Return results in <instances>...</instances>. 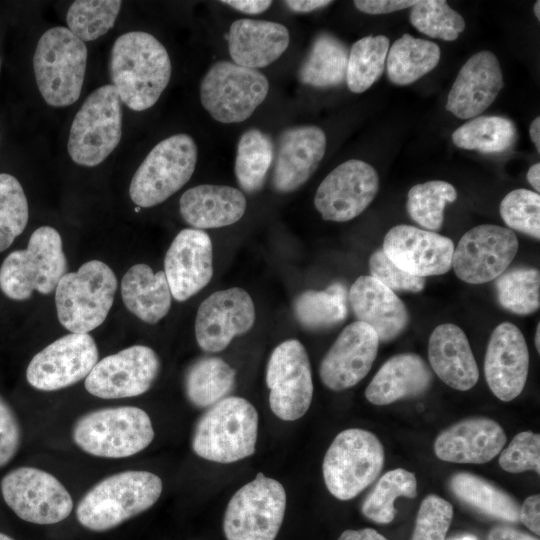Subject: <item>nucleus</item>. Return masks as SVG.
<instances>
[{
	"instance_id": "obj_19",
	"label": "nucleus",
	"mask_w": 540,
	"mask_h": 540,
	"mask_svg": "<svg viewBox=\"0 0 540 540\" xmlns=\"http://www.w3.org/2000/svg\"><path fill=\"white\" fill-rule=\"evenodd\" d=\"M255 322V307L242 288L232 287L208 296L195 319L198 345L206 352L224 350L235 336L248 332Z\"/></svg>"
},
{
	"instance_id": "obj_64",
	"label": "nucleus",
	"mask_w": 540,
	"mask_h": 540,
	"mask_svg": "<svg viewBox=\"0 0 540 540\" xmlns=\"http://www.w3.org/2000/svg\"><path fill=\"white\" fill-rule=\"evenodd\" d=\"M140 210V207H136L135 211L138 212Z\"/></svg>"
},
{
	"instance_id": "obj_43",
	"label": "nucleus",
	"mask_w": 540,
	"mask_h": 540,
	"mask_svg": "<svg viewBox=\"0 0 540 540\" xmlns=\"http://www.w3.org/2000/svg\"><path fill=\"white\" fill-rule=\"evenodd\" d=\"M499 303L506 310L528 315L540 305V273L534 268H515L501 274L495 283Z\"/></svg>"
},
{
	"instance_id": "obj_11",
	"label": "nucleus",
	"mask_w": 540,
	"mask_h": 540,
	"mask_svg": "<svg viewBox=\"0 0 540 540\" xmlns=\"http://www.w3.org/2000/svg\"><path fill=\"white\" fill-rule=\"evenodd\" d=\"M285 510L284 487L260 472L230 499L223 519L225 537L227 540H275Z\"/></svg>"
},
{
	"instance_id": "obj_21",
	"label": "nucleus",
	"mask_w": 540,
	"mask_h": 540,
	"mask_svg": "<svg viewBox=\"0 0 540 540\" xmlns=\"http://www.w3.org/2000/svg\"><path fill=\"white\" fill-rule=\"evenodd\" d=\"M378 346V336L370 326L359 321L347 325L320 363L321 381L333 391L355 386L370 371Z\"/></svg>"
},
{
	"instance_id": "obj_33",
	"label": "nucleus",
	"mask_w": 540,
	"mask_h": 540,
	"mask_svg": "<svg viewBox=\"0 0 540 540\" xmlns=\"http://www.w3.org/2000/svg\"><path fill=\"white\" fill-rule=\"evenodd\" d=\"M449 488L458 500L484 515L510 523L520 521V506L514 497L481 476L455 473Z\"/></svg>"
},
{
	"instance_id": "obj_6",
	"label": "nucleus",
	"mask_w": 540,
	"mask_h": 540,
	"mask_svg": "<svg viewBox=\"0 0 540 540\" xmlns=\"http://www.w3.org/2000/svg\"><path fill=\"white\" fill-rule=\"evenodd\" d=\"M117 290V278L104 262L90 260L66 273L55 289L59 322L72 333H88L106 319Z\"/></svg>"
},
{
	"instance_id": "obj_48",
	"label": "nucleus",
	"mask_w": 540,
	"mask_h": 540,
	"mask_svg": "<svg viewBox=\"0 0 540 540\" xmlns=\"http://www.w3.org/2000/svg\"><path fill=\"white\" fill-rule=\"evenodd\" d=\"M453 514L451 503L429 494L419 507L411 540H445Z\"/></svg>"
},
{
	"instance_id": "obj_2",
	"label": "nucleus",
	"mask_w": 540,
	"mask_h": 540,
	"mask_svg": "<svg viewBox=\"0 0 540 540\" xmlns=\"http://www.w3.org/2000/svg\"><path fill=\"white\" fill-rule=\"evenodd\" d=\"M162 480L148 471H124L93 486L76 508L79 523L102 532L146 511L159 499Z\"/></svg>"
},
{
	"instance_id": "obj_31",
	"label": "nucleus",
	"mask_w": 540,
	"mask_h": 540,
	"mask_svg": "<svg viewBox=\"0 0 540 540\" xmlns=\"http://www.w3.org/2000/svg\"><path fill=\"white\" fill-rule=\"evenodd\" d=\"M430 367L416 353H401L389 358L365 390L366 399L378 406L418 396L431 386Z\"/></svg>"
},
{
	"instance_id": "obj_55",
	"label": "nucleus",
	"mask_w": 540,
	"mask_h": 540,
	"mask_svg": "<svg viewBox=\"0 0 540 540\" xmlns=\"http://www.w3.org/2000/svg\"><path fill=\"white\" fill-rule=\"evenodd\" d=\"M488 540H539L529 534L509 526L498 525L493 527L487 536Z\"/></svg>"
},
{
	"instance_id": "obj_16",
	"label": "nucleus",
	"mask_w": 540,
	"mask_h": 540,
	"mask_svg": "<svg viewBox=\"0 0 540 540\" xmlns=\"http://www.w3.org/2000/svg\"><path fill=\"white\" fill-rule=\"evenodd\" d=\"M98 362V349L88 333L65 335L29 362L26 379L35 389L56 391L86 378Z\"/></svg>"
},
{
	"instance_id": "obj_17",
	"label": "nucleus",
	"mask_w": 540,
	"mask_h": 540,
	"mask_svg": "<svg viewBox=\"0 0 540 540\" xmlns=\"http://www.w3.org/2000/svg\"><path fill=\"white\" fill-rule=\"evenodd\" d=\"M159 370L156 352L134 345L98 361L85 378V388L102 399L135 397L150 389Z\"/></svg>"
},
{
	"instance_id": "obj_5",
	"label": "nucleus",
	"mask_w": 540,
	"mask_h": 540,
	"mask_svg": "<svg viewBox=\"0 0 540 540\" xmlns=\"http://www.w3.org/2000/svg\"><path fill=\"white\" fill-rule=\"evenodd\" d=\"M67 260L59 232L50 226L37 228L26 249L15 250L0 266V289L13 300H26L36 290L47 295L55 291L66 274Z\"/></svg>"
},
{
	"instance_id": "obj_18",
	"label": "nucleus",
	"mask_w": 540,
	"mask_h": 540,
	"mask_svg": "<svg viewBox=\"0 0 540 540\" xmlns=\"http://www.w3.org/2000/svg\"><path fill=\"white\" fill-rule=\"evenodd\" d=\"M378 189L379 177L374 167L351 159L324 178L317 188L314 205L324 220L346 222L371 204Z\"/></svg>"
},
{
	"instance_id": "obj_24",
	"label": "nucleus",
	"mask_w": 540,
	"mask_h": 540,
	"mask_svg": "<svg viewBox=\"0 0 540 540\" xmlns=\"http://www.w3.org/2000/svg\"><path fill=\"white\" fill-rule=\"evenodd\" d=\"M164 273L177 301H185L203 289L213 275L209 235L200 229L180 231L166 252Z\"/></svg>"
},
{
	"instance_id": "obj_37",
	"label": "nucleus",
	"mask_w": 540,
	"mask_h": 540,
	"mask_svg": "<svg viewBox=\"0 0 540 540\" xmlns=\"http://www.w3.org/2000/svg\"><path fill=\"white\" fill-rule=\"evenodd\" d=\"M348 293L342 283H333L324 290H307L293 304L299 323L308 330H324L343 322L348 313Z\"/></svg>"
},
{
	"instance_id": "obj_34",
	"label": "nucleus",
	"mask_w": 540,
	"mask_h": 540,
	"mask_svg": "<svg viewBox=\"0 0 540 540\" xmlns=\"http://www.w3.org/2000/svg\"><path fill=\"white\" fill-rule=\"evenodd\" d=\"M349 51L336 36L317 35L298 70L299 81L315 88H331L346 81Z\"/></svg>"
},
{
	"instance_id": "obj_28",
	"label": "nucleus",
	"mask_w": 540,
	"mask_h": 540,
	"mask_svg": "<svg viewBox=\"0 0 540 540\" xmlns=\"http://www.w3.org/2000/svg\"><path fill=\"white\" fill-rule=\"evenodd\" d=\"M428 359L434 373L453 389L467 391L479 379L478 366L466 334L455 324H441L432 331Z\"/></svg>"
},
{
	"instance_id": "obj_61",
	"label": "nucleus",
	"mask_w": 540,
	"mask_h": 540,
	"mask_svg": "<svg viewBox=\"0 0 540 540\" xmlns=\"http://www.w3.org/2000/svg\"><path fill=\"white\" fill-rule=\"evenodd\" d=\"M534 15L539 20L540 19V2L536 1L534 4Z\"/></svg>"
},
{
	"instance_id": "obj_35",
	"label": "nucleus",
	"mask_w": 540,
	"mask_h": 540,
	"mask_svg": "<svg viewBox=\"0 0 540 540\" xmlns=\"http://www.w3.org/2000/svg\"><path fill=\"white\" fill-rule=\"evenodd\" d=\"M440 57L435 42L404 34L389 47L385 64L388 78L396 85L412 84L432 71Z\"/></svg>"
},
{
	"instance_id": "obj_36",
	"label": "nucleus",
	"mask_w": 540,
	"mask_h": 540,
	"mask_svg": "<svg viewBox=\"0 0 540 540\" xmlns=\"http://www.w3.org/2000/svg\"><path fill=\"white\" fill-rule=\"evenodd\" d=\"M236 371L218 357H206L194 362L185 375V392L196 407H211L232 391Z\"/></svg>"
},
{
	"instance_id": "obj_58",
	"label": "nucleus",
	"mask_w": 540,
	"mask_h": 540,
	"mask_svg": "<svg viewBox=\"0 0 540 540\" xmlns=\"http://www.w3.org/2000/svg\"><path fill=\"white\" fill-rule=\"evenodd\" d=\"M527 180L529 184L535 189L536 193L540 191V164H533L527 172Z\"/></svg>"
},
{
	"instance_id": "obj_57",
	"label": "nucleus",
	"mask_w": 540,
	"mask_h": 540,
	"mask_svg": "<svg viewBox=\"0 0 540 540\" xmlns=\"http://www.w3.org/2000/svg\"><path fill=\"white\" fill-rule=\"evenodd\" d=\"M338 540H388L382 534L372 528L360 530H345Z\"/></svg>"
},
{
	"instance_id": "obj_4",
	"label": "nucleus",
	"mask_w": 540,
	"mask_h": 540,
	"mask_svg": "<svg viewBox=\"0 0 540 540\" xmlns=\"http://www.w3.org/2000/svg\"><path fill=\"white\" fill-rule=\"evenodd\" d=\"M87 47L68 28L56 26L40 37L33 56L37 87L53 107L76 102L84 82Z\"/></svg>"
},
{
	"instance_id": "obj_14",
	"label": "nucleus",
	"mask_w": 540,
	"mask_h": 540,
	"mask_svg": "<svg viewBox=\"0 0 540 540\" xmlns=\"http://www.w3.org/2000/svg\"><path fill=\"white\" fill-rule=\"evenodd\" d=\"M266 384L272 412L281 420L294 421L309 409L313 381L307 351L296 339L279 344L271 353Z\"/></svg>"
},
{
	"instance_id": "obj_26",
	"label": "nucleus",
	"mask_w": 540,
	"mask_h": 540,
	"mask_svg": "<svg viewBox=\"0 0 540 540\" xmlns=\"http://www.w3.org/2000/svg\"><path fill=\"white\" fill-rule=\"evenodd\" d=\"M505 443V431L496 421L473 417L443 430L434 442V452L446 462L484 464L496 457Z\"/></svg>"
},
{
	"instance_id": "obj_29",
	"label": "nucleus",
	"mask_w": 540,
	"mask_h": 540,
	"mask_svg": "<svg viewBox=\"0 0 540 540\" xmlns=\"http://www.w3.org/2000/svg\"><path fill=\"white\" fill-rule=\"evenodd\" d=\"M227 38L233 63L251 69L273 63L286 51L290 41L284 25L254 19L234 21Z\"/></svg>"
},
{
	"instance_id": "obj_50",
	"label": "nucleus",
	"mask_w": 540,
	"mask_h": 540,
	"mask_svg": "<svg viewBox=\"0 0 540 540\" xmlns=\"http://www.w3.org/2000/svg\"><path fill=\"white\" fill-rule=\"evenodd\" d=\"M371 276L392 291L420 292L425 287V278L413 276L398 268L382 249L374 251L369 258Z\"/></svg>"
},
{
	"instance_id": "obj_42",
	"label": "nucleus",
	"mask_w": 540,
	"mask_h": 540,
	"mask_svg": "<svg viewBox=\"0 0 540 540\" xmlns=\"http://www.w3.org/2000/svg\"><path fill=\"white\" fill-rule=\"evenodd\" d=\"M456 199L457 191L452 184L432 180L416 184L409 190L406 209L414 222L434 232L442 227L446 204Z\"/></svg>"
},
{
	"instance_id": "obj_7",
	"label": "nucleus",
	"mask_w": 540,
	"mask_h": 540,
	"mask_svg": "<svg viewBox=\"0 0 540 540\" xmlns=\"http://www.w3.org/2000/svg\"><path fill=\"white\" fill-rule=\"evenodd\" d=\"M154 435L149 415L134 406L89 412L77 420L72 432L80 449L103 458L135 455L150 445Z\"/></svg>"
},
{
	"instance_id": "obj_15",
	"label": "nucleus",
	"mask_w": 540,
	"mask_h": 540,
	"mask_svg": "<svg viewBox=\"0 0 540 540\" xmlns=\"http://www.w3.org/2000/svg\"><path fill=\"white\" fill-rule=\"evenodd\" d=\"M518 248L512 230L492 224L478 225L468 230L454 248L452 267L466 283H487L506 271Z\"/></svg>"
},
{
	"instance_id": "obj_51",
	"label": "nucleus",
	"mask_w": 540,
	"mask_h": 540,
	"mask_svg": "<svg viewBox=\"0 0 540 540\" xmlns=\"http://www.w3.org/2000/svg\"><path fill=\"white\" fill-rule=\"evenodd\" d=\"M21 443L18 419L0 395V467L7 465L16 455Z\"/></svg>"
},
{
	"instance_id": "obj_10",
	"label": "nucleus",
	"mask_w": 540,
	"mask_h": 540,
	"mask_svg": "<svg viewBox=\"0 0 540 540\" xmlns=\"http://www.w3.org/2000/svg\"><path fill=\"white\" fill-rule=\"evenodd\" d=\"M197 156L196 143L188 134L162 140L134 173L129 187L131 200L140 208L164 202L189 181Z\"/></svg>"
},
{
	"instance_id": "obj_46",
	"label": "nucleus",
	"mask_w": 540,
	"mask_h": 540,
	"mask_svg": "<svg viewBox=\"0 0 540 540\" xmlns=\"http://www.w3.org/2000/svg\"><path fill=\"white\" fill-rule=\"evenodd\" d=\"M28 218V202L20 182L11 174L0 173V252L24 231Z\"/></svg>"
},
{
	"instance_id": "obj_54",
	"label": "nucleus",
	"mask_w": 540,
	"mask_h": 540,
	"mask_svg": "<svg viewBox=\"0 0 540 540\" xmlns=\"http://www.w3.org/2000/svg\"><path fill=\"white\" fill-rule=\"evenodd\" d=\"M223 4L247 14H260L266 11L272 4L269 0H224Z\"/></svg>"
},
{
	"instance_id": "obj_22",
	"label": "nucleus",
	"mask_w": 540,
	"mask_h": 540,
	"mask_svg": "<svg viewBox=\"0 0 540 540\" xmlns=\"http://www.w3.org/2000/svg\"><path fill=\"white\" fill-rule=\"evenodd\" d=\"M326 144V135L318 126L302 125L284 130L274 149L273 190L290 193L305 184L321 163Z\"/></svg>"
},
{
	"instance_id": "obj_63",
	"label": "nucleus",
	"mask_w": 540,
	"mask_h": 540,
	"mask_svg": "<svg viewBox=\"0 0 540 540\" xmlns=\"http://www.w3.org/2000/svg\"><path fill=\"white\" fill-rule=\"evenodd\" d=\"M454 540H476L473 536H463Z\"/></svg>"
},
{
	"instance_id": "obj_62",
	"label": "nucleus",
	"mask_w": 540,
	"mask_h": 540,
	"mask_svg": "<svg viewBox=\"0 0 540 540\" xmlns=\"http://www.w3.org/2000/svg\"><path fill=\"white\" fill-rule=\"evenodd\" d=\"M0 540H14L10 536L0 532Z\"/></svg>"
},
{
	"instance_id": "obj_1",
	"label": "nucleus",
	"mask_w": 540,
	"mask_h": 540,
	"mask_svg": "<svg viewBox=\"0 0 540 540\" xmlns=\"http://www.w3.org/2000/svg\"><path fill=\"white\" fill-rule=\"evenodd\" d=\"M166 48L153 35L130 31L119 36L111 49L109 73L121 102L134 111L151 108L171 78Z\"/></svg>"
},
{
	"instance_id": "obj_53",
	"label": "nucleus",
	"mask_w": 540,
	"mask_h": 540,
	"mask_svg": "<svg viewBox=\"0 0 540 540\" xmlns=\"http://www.w3.org/2000/svg\"><path fill=\"white\" fill-rule=\"evenodd\" d=\"M540 496L527 497L520 506L519 520L536 535L540 534Z\"/></svg>"
},
{
	"instance_id": "obj_32",
	"label": "nucleus",
	"mask_w": 540,
	"mask_h": 540,
	"mask_svg": "<svg viewBox=\"0 0 540 540\" xmlns=\"http://www.w3.org/2000/svg\"><path fill=\"white\" fill-rule=\"evenodd\" d=\"M121 295L127 309L142 321L155 324L171 307V290L164 271L154 273L146 264H135L121 281Z\"/></svg>"
},
{
	"instance_id": "obj_25",
	"label": "nucleus",
	"mask_w": 540,
	"mask_h": 540,
	"mask_svg": "<svg viewBox=\"0 0 540 540\" xmlns=\"http://www.w3.org/2000/svg\"><path fill=\"white\" fill-rule=\"evenodd\" d=\"M504 86L503 73L491 51L472 55L460 69L447 97L446 109L459 119L484 112Z\"/></svg>"
},
{
	"instance_id": "obj_41",
	"label": "nucleus",
	"mask_w": 540,
	"mask_h": 540,
	"mask_svg": "<svg viewBox=\"0 0 540 540\" xmlns=\"http://www.w3.org/2000/svg\"><path fill=\"white\" fill-rule=\"evenodd\" d=\"M417 480L415 475L403 468L389 470L382 475L361 506L362 514L378 524L393 521L396 509L394 502L398 497L415 498Z\"/></svg>"
},
{
	"instance_id": "obj_20",
	"label": "nucleus",
	"mask_w": 540,
	"mask_h": 540,
	"mask_svg": "<svg viewBox=\"0 0 540 540\" xmlns=\"http://www.w3.org/2000/svg\"><path fill=\"white\" fill-rule=\"evenodd\" d=\"M454 248L446 236L401 224L386 233L382 250L398 268L424 278L448 272Z\"/></svg>"
},
{
	"instance_id": "obj_13",
	"label": "nucleus",
	"mask_w": 540,
	"mask_h": 540,
	"mask_svg": "<svg viewBox=\"0 0 540 540\" xmlns=\"http://www.w3.org/2000/svg\"><path fill=\"white\" fill-rule=\"evenodd\" d=\"M5 503L22 520L55 524L66 519L72 509L70 493L52 474L34 467H19L1 480Z\"/></svg>"
},
{
	"instance_id": "obj_9",
	"label": "nucleus",
	"mask_w": 540,
	"mask_h": 540,
	"mask_svg": "<svg viewBox=\"0 0 540 540\" xmlns=\"http://www.w3.org/2000/svg\"><path fill=\"white\" fill-rule=\"evenodd\" d=\"M122 136V108L112 84L95 89L76 113L67 150L78 165L101 164L117 147Z\"/></svg>"
},
{
	"instance_id": "obj_39",
	"label": "nucleus",
	"mask_w": 540,
	"mask_h": 540,
	"mask_svg": "<svg viewBox=\"0 0 540 540\" xmlns=\"http://www.w3.org/2000/svg\"><path fill=\"white\" fill-rule=\"evenodd\" d=\"M516 136V127L510 119L478 116L457 128L452 134V140L459 148L488 154L508 150Z\"/></svg>"
},
{
	"instance_id": "obj_8",
	"label": "nucleus",
	"mask_w": 540,
	"mask_h": 540,
	"mask_svg": "<svg viewBox=\"0 0 540 540\" xmlns=\"http://www.w3.org/2000/svg\"><path fill=\"white\" fill-rule=\"evenodd\" d=\"M384 461V447L375 434L359 428L343 430L323 460L325 485L335 498L350 500L379 476Z\"/></svg>"
},
{
	"instance_id": "obj_60",
	"label": "nucleus",
	"mask_w": 540,
	"mask_h": 540,
	"mask_svg": "<svg viewBox=\"0 0 540 540\" xmlns=\"http://www.w3.org/2000/svg\"><path fill=\"white\" fill-rule=\"evenodd\" d=\"M535 347L540 352V324L537 325L536 332H535Z\"/></svg>"
},
{
	"instance_id": "obj_23",
	"label": "nucleus",
	"mask_w": 540,
	"mask_h": 540,
	"mask_svg": "<svg viewBox=\"0 0 540 540\" xmlns=\"http://www.w3.org/2000/svg\"><path fill=\"white\" fill-rule=\"evenodd\" d=\"M529 371V351L520 329L503 322L492 331L488 341L484 373L492 393L509 402L523 391Z\"/></svg>"
},
{
	"instance_id": "obj_12",
	"label": "nucleus",
	"mask_w": 540,
	"mask_h": 540,
	"mask_svg": "<svg viewBox=\"0 0 540 540\" xmlns=\"http://www.w3.org/2000/svg\"><path fill=\"white\" fill-rule=\"evenodd\" d=\"M268 91V79L257 69L218 61L201 81L200 100L216 121L239 123L253 114L267 97Z\"/></svg>"
},
{
	"instance_id": "obj_3",
	"label": "nucleus",
	"mask_w": 540,
	"mask_h": 540,
	"mask_svg": "<svg viewBox=\"0 0 540 540\" xmlns=\"http://www.w3.org/2000/svg\"><path fill=\"white\" fill-rule=\"evenodd\" d=\"M258 413L246 399L229 396L211 406L198 420L192 449L201 458L233 463L255 452Z\"/></svg>"
},
{
	"instance_id": "obj_40",
	"label": "nucleus",
	"mask_w": 540,
	"mask_h": 540,
	"mask_svg": "<svg viewBox=\"0 0 540 540\" xmlns=\"http://www.w3.org/2000/svg\"><path fill=\"white\" fill-rule=\"evenodd\" d=\"M390 40L384 35L365 36L349 52L346 83L353 93L368 90L383 74Z\"/></svg>"
},
{
	"instance_id": "obj_27",
	"label": "nucleus",
	"mask_w": 540,
	"mask_h": 540,
	"mask_svg": "<svg viewBox=\"0 0 540 540\" xmlns=\"http://www.w3.org/2000/svg\"><path fill=\"white\" fill-rule=\"evenodd\" d=\"M348 299L357 321L370 326L379 342L393 341L409 324V313L403 301L372 276L358 277Z\"/></svg>"
},
{
	"instance_id": "obj_45",
	"label": "nucleus",
	"mask_w": 540,
	"mask_h": 540,
	"mask_svg": "<svg viewBox=\"0 0 540 540\" xmlns=\"http://www.w3.org/2000/svg\"><path fill=\"white\" fill-rule=\"evenodd\" d=\"M409 19L421 33L454 41L465 29L464 18L444 0H421L411 7Z\"/></svg>"
},
{
	"instance_id": "obj_49",
	"label": "nucleus",
	"mask_w": 540,
	"mask_h": 540,
	"mask_svg": "<svg viewBox=\"0 0 540 540\" xmlns=\"http://www.w3.org/2000/svg\"><path fill=\"white\" fill-rule=\"evenodd\" d=\"M500 467L509 473L534 471L540 473V435L532 431L518 433L510 444L502 449Z\"/></svg>"
},
{
	"instance_id": "obj_38",
	"label": "nucleus",
	"mask_w": 540,
	"mask_h": 540,
	"mask_svg": "<svg viewBox=\"0 0 540 540\" xmlns=\"http://www.w3.org/2000/svg\"><path fill=\"white\" fill-rule=\"evenodd\" d=\"M274 145L270 136L258 129L245 131L237 145L235 176L246 193L258 192L263 187L273 163Z\"/></svg>"
},
{
	"instance_id": "obj_47",
	"label": "nucleus",
	"mask_w": 540,
	"mask_h": 540,
	"mask_svg": "<svg viewBox=\"0 0 540 540\" xmlns=\"http://www.w3.org/2000/svg\"><path fill=\"white\" fill-rule=\"evenodd\" d=\"M500 215L511 229L540 239V196L528 189L509 192L500 203Z\"/></svg>"
},
{
	"instance_id": "obj_56",
	"label": "nucleus",
	"mask_w": 540,
	"mask_h": 540,
	"mask_svg": "<svg viewBox=\"0 0 540 540\" xmlns=\"http://www.w3.org/2000/svg\"><path fill=\"white\" fill-rule=\"evenodd\" d=\"M285 5L292 11L297 13H308L323 7L328 6L332 1L326 0H288Z\"/></svg>"
},
{
	"instance_id": "obj_52",
	"label": "nucleus",
	"mask_w": 540,
	"mask_h": 540,
	"mask_svg": "<svg viewBox=\"0 0 540 540\" xmlns=\"http://www.w3.org/2000/svg\"><path fill=\"white\" fill-rule=\"evenodd\" d=\"M417 1L410 0H355V7L366 14L378 15L411 8Z\"/></svg>"
},
{
	"instance_id": "obj_44",
	"label": "nucleus",
	"mask_w": 540,
	"mask_h": 540,
	"mask_svg": "<svg viewBox=\"0 0 540 540\" xmlns=\"http://www.w3.org/2000/svg\"><path fill=\"white\" fill-rule=\"evenodd\" d=\"M121 5L118 0L74 1L67 11V28L83 42L95 40L113 27Z\"/></svg>"
},
{
	"instance_id": "obj_30",
	"label": "nucleus",
	"mask_w": 540,
	"mask_h": 540,
	"mask_svg": "<svg viewBox=\"0 0 540 540\" xmlns=\"http://www.w3.org/2000/svg\"><path fill=\"white\" fill-rule=\"evenodd\" d=\"M179 208L185 222L196 229L220 228L242 218L246 199L237 188L203 184L185 191Z\"/></svg>"
},
{
	"instance_id": "obj_59",
	"label": "nucleus",
	"mask_w": 540,
	"mask_h": 540,
	"mask_svg": "<svg viewBox=\"0 0 540 540\" xmlns=\"http://www.w3.org/2000/svg\"><path fill=\"white\" fill-rule=\"evenodd\" d=\"M530 138L533 141L537 152H540V118L536 117L529 128Z\"/></svg>"
}]
</instances>
